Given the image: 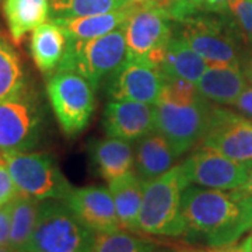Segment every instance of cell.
<instances>
[{
	"label": "cell",
	"mask_w": 252,
	"mask_h": 252,
	"mask_svg": "<svg viewBox=\"0 0 252 252\" xmlns=\"http://www.w3.org/2000/svg\"><path fill=\"white\" fill-rule=\"evenodd\" d=\"M182 216L192 234L209 247L237 243L252 228V195L243 189L220 190L189 185L182 193Z\"/></svg>",
	"instance_id": "1"
},
{
	"label": "cell",
	"mask_w": 252,
	"mask_h": 252,
	"mask_svg": "<svg viewBox=\"0 0 252 252\" xmlns=\"http://www.w3.org/2000/svg\"><path fill=\"white\" fill-rule=\"evenodd\" d=\"M212 109L210 101L199 94L193 83L164 79L161 94L154 104L156 130L170 142L181 157L202 142Z\"/></svg>",
	"instance_id": "2"
},
{
	"label": "cell",
	"mask_w": 252,
	"mask_h": 252,
	"mask_svg": "<svg viewBox=\"0 0 252 252\" xmlns=\"http://www.w3.org/2000/svg\"><path fill=\"white\" fill-rule=\"evenodd\" d=\"M172 31L207 63L241 66L252 45L230 13H195L172 23Z\"/></svg>",
	"instance_id": "3"
},
{
	"label": "cell",
	"mask_w": 252,
	"mask_h": 252,
	"mask_svg": "<svg viewBox=\"0 0 252 252\" xmlns=\"http://www.w3.org/2000/svg\"><path fill=\"white\" fill-rule=\"evenodd\" d=\"M189 185L181 164L147 182L137 220V231L158 237L187 234L188 227L182 216L181 202L182 193Z\"/></svg>",
	"instance_id": "4"
},
{
	"label": "cell",
	"mask_w": 252,
	"mask_h": 252,
	"mask_svg": "<svg viewBox=\"0 0 252 252\" xmlns=\"http://www.w3.org/2000/svg\"><path fill=\"white\" fill-rule=\"evenodd\" d=\"M95 238L97 234L64 200H44L38 205L35 228L26 252H93Z\"/></svg>",
	"instance_id": "5"
},
{
	"label": "cell",
	"mask_w": 252,
	"mask_h": 252,
	"mask_svg": "<svg viewBox=\"0 0 252 252\" xmlns=\"http://www.w3.org/2000/svg\"><path fill=\"white\" fill-rule=\"evenodd\" d=\"M126 59L124 27L93 39L69 38L67 49L58 69L77 73L90 83L94 91L121 67Z\"/></svg>",
	"instance_id": "6"
},
{
	"label": "cell",
	"mask_w": 252,
	"mask_h": 252,
	"mask_svg": "<svg viewBox=\"0 0 252 252\" xmlns=\"http://www.w3.org/2000/svg\"><path fill=\"white\" fill-rule=\"evenodd\" d=\"M126 61L160 67L164 51L172 36V21L157 4H136L124 26Z\"/></svg>",
	"instance_id": "7"
},
{
	"label": "cell",
	"mask_w": 252,
	"mask_h": 252,
	"mask_svg": "<svg viewBox=\"0 0 252 252\" xmlns=\"http://www.w3.org/2000/svg\"><path fill=\"white\" fill-rule=\"evenodd\" d=\"M18 193L36 200H64L73 190L72 184L58 162L46 153H13L3 156Z\"/></svg>",
	"instance_id": "8"
},
{
	"label": "cell",
	"mask_w": 252,
	"mask_h": 252,
	"mask_svg": "<svg viewBox=\"0 0 252 252\" xmlns=\"http://www.w3.org/2000/svg\"><path fill=\"white\" fill-rule=\"evenodd\" d=\"M44 132V111L35 94L26 90L0 101V156L36 147Z\"/></svg>",
	"instance_id": "9"
},
{
	"label": "cell",
	"mask_w": 252,
	"mask_h": 252,
	"mask_svg": "<svg viewBox=\"0 0 252 252\" xmlns=\"http://www.w3.org/2000/svg\"><path fill=\"white\" fill-rule=\"evenodd\" d=\"M46 93L63 133L80 135L90 124L95 109L94 89L90 83L77 73L59 70L49 76Z\"/></svg>",
	"instance_id": "10"
},
{
	"label": "cell",
	"mask_w": 252,
	"mask_h": 252,
	"mask_svg": "<svg viewBox=\"0 0 252 252\" xmlns=\"http://www.w3.org/2000/svg\"><path fill=\"white\" fill-rule=\"evenodd\" d=\"M202 147L230 160L252 165V121L230 109L213 105Z\"/></svg>",
	"instance_id": "11"
},
{
	"label": "cell",
	"mask_w": 252,
	"mask_h": 252,
	"mask_svg": "<svg viewBox=\"0 0 252 252\" xmlns=\"http://www.w3.org/2000/svg\"><path fill=\"white\" fill-rule=\"evenodd\" d=\"M181 168L190 185L231 190L241 188L245 184L252 165L230 160L200 146L181 162Z\"/></svg>",
	"instance_id": "12"
},
{
	"label": "cell",
	"mask_w": 252,
	"mask_h": 252,
	"mask_svg": "<svg viewBox=\"0 0 252 252\" xmlns=\"http://www.w3.org/2000/svg\"><path fill=\"white\" fill-rule=\"evenodd\" d=\"M164 77L157 69L126 61L107 79V93L112 99L136 101L154 105L160 97Z\"/></svg>",
	"instance_id": "13"
},
{
	"label": "cell",
	"mask_w": 252,
	"mask_h": 252,
	"mask_svg": "<svg viewBox=\"0 0 252 252\" xmlns=\"http://www.w3.org/2000/svg\"><path fill=\"white\" fill-rule=\"evenodd\" d=\"M102 126L108 137L135 143L156 130L154 105L112 99L104 108Z\"/></svg>",
	"instance_id": "14"
},
{
	"label": "cell",
	"mask_w": 252,
	"mask_h": 252,
	"mask_svg": "<svg viewBox=\"0 0 252 252\" xmlns=\"http://www.w3.org/2000/svg\"><path fill=\"white\" fill-rule=\"evenodd\" d=\"M64 203L72 209L83 224L95 234L114 233L121 230L117 209L111 190L104 187L73 188Z\"/></svg>",
	"instance_id": "15"
},
{
	"label": "cell",
	"mask_w": 252,
	"mask_h": 252,
	"mask_svg": "<svg viewBox=\"0 0 252 252\" xmlns=\"http://www.w3.org/2000/svg\"><path fill=\"white\" fill-rule=\"evenodd\" d=\"M89 156L93 171L108 184L135 168V149L125 140L94 139L89 146Z\"/></svg>",
	"instance_id": "16"
},
{
	"label": "cell",
	"mask_w": 252,
	"mask_h": 252,
	"mask_svg": "<svg viewBox=\"0 0 252 252\" xmlns=\"http://www.w3.org/2000/svg\"><path fill=\"white\" fill-rule=\"evenodd\" d=\"M195 86L199 94L207 101L220 105H233L248 84L241 66L209 63Z\"/></svg>",
	"instance_id": "17"
},
{
	"label": "cell",
	"mask_w": 252,
	"mask_h": 252,
	"mask_svg": "<svg viewBox=\"0 0 252 252\" xmlns=\"http://www.w3.org/2000/svg\"><path fill=\"white\" fill-rule=\"evenodd\" d=\"M135 143V172L146 184L175 167L178 156L170 142L157 130Z\"/></svg>",
	"instance_id": "18"
},
{
	"label": "cell",
	"mask_w": 252,
	"mask_h": 252,
	"mask_svg": "<svg viewBox=\"0 0 252 252\" xmlns=\"http://www.w3.org/2000/svg\"><path fill=\"white\" fill-rule=\"evenodd\" d=\"M69 36L54 21H46L32 31L30 49L36 67L45 76L58 72L62 63Z\"/></svg>",
	"instance_id": "19"
},
{
	"label": "cell",
	"mask_w": 252,
	"mask_h": 252,
	"mask_svg": "<svg viewBox=\"0 0 252 252\" xmlns=\"http://www.w3.org/2000/svg\"><path fill=\"white\" fill-rule=\"evenodd\" d=\"M207 66L209 63L172 31L171 39L164 51V56L158 67L162 77L182 79L196 84Z\"/></svg>",
	"instance_id": "20"
},
{
	"label": "cell",
	"mask_w": 252,
	"mask_h": 252,
	"mask_svg": "<svg viewBox=\"0 0 252 252\" xmlns=\"http://www.w3.org/2000/svg\"><path fill=\"white\" fill-rule=\"evenodd\" d=\"M144 187L146 182L133 171L108 184L119 224L125 230L137 231V220L143 200Z\"/></svg>",
	"instance_id": "21"
},
{
	"label": "cell",
	"mask_w": 252,
	"mask_h": 252,
	"mask_svg": "<svg viewBox=\"0 0 252 252\" xmlns=\"http://www.w3.org/2000/svg\"><path fill=\"white\" fill-rule=\"evenodd\" d=\"M3 14L11 38L20 42L51 17V0H4Z\"/></svg>",
	"instance_id": "22"
},
{
	"label": "cell",
	"mask_w": 252,
	"mask_h": 252,
	"mask_svg": "<svg viewBox=\"0 0 252 252\" xmlns=\"http://www.w3.org/2000/svg\"><path fill=\"white\" fill-rule=\"evenodd\" d=\"M135 7L136 4H132L129 7L107 14H97L90 17L58 18L52 21L62 27L66 35L72 39H93L107 35L118 28L124 27Z\"/></svg>",
	"instance_id": "23"
},
{
	"label": "cell",
	"mask_w": 252,
	"mask_h": 252,
	"mask_svg": "<svg viewBox=\"0 0 252 252\" xmlns=\"http://www.w3.org/2000/svg\"><path fill=\"white\" fill-rule=\"evenodd\" d=\"M38 205L34 199L18 193L10 202V243L9 248L14 252H26L35 228Z\"/></svg>",
	"instance_id": "24"
},
{
	"label": "cell",
	"mask_w": 252,
	"mask_h": 252,
	"mask_svg": "<svg viewBox=\"0 0 252 252\" xmlns=\"http://www.w3.org/2000/svg\"><path fill=\"white\" fill-rule=\"evenodd\" d=\"M27 90L26 73L16 49L0 34V101Z\"/></svg>",
	"instance_id": "25"
},
{
	"label": "cell",
	"mask_w": 252,
	"mask_h": 252,
	"mask_svg": "<svg viewBox=\"0 0 252 252\" xmlns=\"http://www.w3.org/2000/svg\"><path fill=\"white\" fill-rule=\"evenodd\" d=\"M136 4L133 0H51V18L90 17Z\"/></svg>",
	"instance_id": "26"
},
{
	"label": "cell",
	"mask_w": 252,
	"mask_h": 252,
	"mask_svg": "<svg viewBox=\"0 0 252 252\" xmlns=\"http://www.w3.org/2000/svg\"><path fill=\"white\" fill-rule=\"evenodd\" d=\"M93 252H152L150 245L125 231L97 234Z\"/></svg>",
	"instance_id": "27"
},
{
	"label": "cell",
	"mask_w": 252,
	"mask_h": 252,
	"mask_svg": "<svg viewBox=\"0 0 252 252\" xmlns=\"http://www.w3.org/2000/svg\"><path fill=\"white\" fill-rule=\"evenodd\" d=\"M228 13L252 44V1L251 0H228Z\"/></svg>",
	"instance_id": "28"
},
{
	"label": "cell",
	"mask_w": 252,
	"mask_h": 252,
	"mask_svg": "<svg viewBox=\"0 0 252 252\" xmlns=\"http://www.w3.org/2000/svg\"><path fill=\"white\" fill-rule=\"evenodd\" d=\"M18 195V189L9 171V167L0 156V207L9 205Z\"/></svg>",
	"instance_id": "29"
},
{
	"label": "cell",
	"mask_w": 252,
	"mask_h": 252,
	"mask_svg": "<svg viewBox=\"0 0 252 252\" xmlns=\"http://www.w3.org/2000/svg\"><path fill=\"white\" fill-rule=\"evenodd\" d=\"M170 252H251L247 240L241 245H225V247H195L188 244L172 245Z\"/></svg>",
	"instance_id": "30"
},
{
	"label": "cell",
	"mask_w": 252,
	"mask_h": 252,
	"mask_svg": "<svg viewBox=\"0 0 252 252\" xmlns=\"http://www.w3.org/2000/svg\"><path fill=\"white\" fill-rule=\"evenodd\" d=\"M193 13H228V0H187Z\"/></svg>",
	"instance_id": "31"
},
{
	"label": "cell",
	"mask_w": 252,
	"mask_h": 252,
	"mask_svg": "<svg viewBox=\"0 0 252 252\" xmlns=\"http://www.w3.org/2000/svg\"><path fill=\"white\" fill-rule=\"evenodd\" d=\"M238 112H241L244 117L252 121V86H247L244 91L240 94V97L235 99L233 104Z\"/></svg>",
	"instance_id": "32"
},
{
	"label": "cell",
	"mask_w": 252,
	"mask_h": 252,
	"mask_svg": "<svg viewBox=\"0 0 252 252\" xmlns=\"http://www.w3.org/2000/svg\"><path fill=\"white\" fill-rule=\"evenodd\" d=\"M10 243V203L0 207V247H9Z\"/></svg>",
	"instance_id": "33"
},
{
	"label": "cell",
	"mask_w": 252,
	"mask_h": 252,
	"mask_svg": "<svg viewBox=\"0 0 252 252\" xmlns=\"http://www.w3.org/2000/svg\"><path fill=\"white\" fill-rule=\"evenodd\" d=\"M241 69H243L245 79L252 84V46L247 49V54L244 56L243 62H241Z\"/></svg>",
	"instance_id": "34"
},
{
	"label": "cell",
	"mask_w": 252,
	"mask_h": 252,
	"mask_svg": "<svg viewBox=\"0 0 252 252\" xmlns=\"http://www.w3.org/2000/svg\"><path fill=\"white\" fill-rule=\"evenodd\" d=\"M240 189H243L244 192H247V193L252 195V170L251 172H250V175H248L247 181H245V184H244L243 187H241Z\"/></svg>",
	"instance_id": "35"
},
{
	"label": "cell",
	"mask_w": 252,
	"mask_h": 252,
	"mask_svg": "<svg viewBox=\"0 0 252 252\" xmlns=\"http://www.w3.org/2000/svg\"><path fill=\"white\" fill-rule=\"evenodd\" d=\"M136 4H153L157 0H133Z\"/></svg>",
	"instance_id": "36"
},
{
	"label": "cell",
	"mask_w": 252,
	"mask_h": 252,
	"mask_svg": "<svg viewBox=\"0 0 252 252\" xmlns=\"http://www.w3.org/2000/svg\"><path fill=\"white\" fill-rule=\"evenodd\" d=\"M0 252H14L9 247H0Z\"/></svg>",
	"instance_id": "37"
},
{
	"label": "cell",
	"mask_w": 252,
	"mask_h": 252,
	"mask_svg": "<svg viewBox=\"0 0 252 252\" xmlns=\"http://www.w3.org/2000/svg\"><path fill=\"white\" fill-rule=\"evenodd\" d=\"M247 243L250 245V248H251V252H252V235H250L248 238H247Z\"/></svg>",
	"instance_id": "38"
},
{
	"label": "cell",
	"mask_w": 252,
	"mask_h": 252,
	"mask_svg": "<svg viewBox=\"0 0 252 252\" xmlns=\"http://www.w3.org/2000/svg\"><path fill=\"white\" fill-rule=\"evenodd\" d=\"M28 252H38V251H28Z\"/></svg>",
	"instance_id": "39"
},
{
	"label": "cell",
	"mask_w": 252,
	"mask_h": 252,
	"mask_svg": "<svg viewBox=\"0 0 252 252\" xmlns=\"http://www.w3.org/2000/svg\"><path fill=\"white\" fill-rule=\"evenodd\" d=\"M158 1H160V0H157V1H156V3H158Z\"/></svg>",
	"instance_id": "40"
},
{
	"label": "cell",
	"mask_w": 252,
	"mask_h": 252,
	"mask_svg": "<svg viewBox=\"0 0 252 252\" xmlns=\"http://www.w3.org/2000/svg\"><path fill=\"white\" fill-rule=\"evenodd\" d=\"M251 1H252V0H251Z\"/></svg>",
	"instance_id": "41"
}]
</instances>
